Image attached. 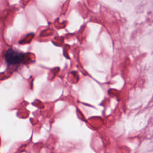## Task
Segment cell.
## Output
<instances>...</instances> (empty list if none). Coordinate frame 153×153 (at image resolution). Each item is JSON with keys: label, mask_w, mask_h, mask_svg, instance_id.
I'll use <instances>...</instances> for the list:
<instances>
[{"label": "cell", "mask_w": 153, "mask_h": 153, "mask_svg": "<svg viewBox=\"0 0 153 153\" xmlns=\"http://www.w3.org/2000/svg\"><path fill=\"white\" fill-rule=\"evenodd\" d=\"M24 59V54L13 49H8L5 54V62L9 65L21 63Z\"/></svg>", "instance_id": "1"}]
</instances>
